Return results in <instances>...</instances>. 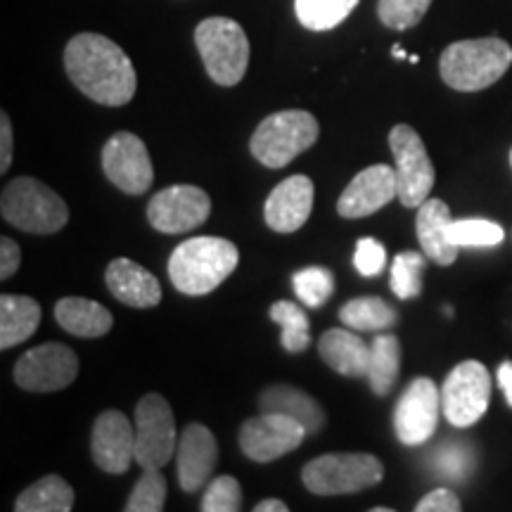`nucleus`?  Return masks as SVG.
<instances>
[{
  "label": "nucleus",
  "mask_w": 512,
  "mask_h": 512,
  "mask_svg": "<svg viewBox=\"0 0 512 512\" xmlns=\"http://www.w3.org/2000/svg\"><path fill=\"white\" fill-rule=\"evenodd\" d=\"M64 69L74 86L98 105L121 107L136 95L138 76L133 62L107 36H74L64 48Z\"/></svg>",
  "instance_id": "obj_1"
},
{
  "label": "nucleus",
  "mask_w": 512,
  "mask_h": 512,
  "mask_svg": "<svg viewBox=\"0 0 512 512\" xmlns=\"http://www.w3.org/2000/svg\"><path fill=\"white\" fill-rule=\"evenodd\" d=\"M240 252L233 242L216 235H200L181 242L169 256V278L185 297H204L233 275Z\"/></svg>",
  "instance_id": "obj_2"
},
{
  "label": "nucleus",
  "mask_w": 512,
  "mask_h": 512,
  "mask_svg": "<svg viewBox=\"0 0 512 512\" xmlns=\"http://www.w3.org/2000/svg\"><path fill=\"white\" fill-rule=\"evenodd\" d=\"M512 64L510 43L501 38H472L456 41L441 53L439 72L448 88L460 93H477L494 86Z\"/></svg>",
  "instance_id": "obj_3"
},
{
  "label": "nucleus",
  "mask_w": 512,
  "mask_h": 512,
  "mask_svg": "<svg viewBox=\"0 0 512 512\" xmlns=\"http://www.w3.org/2000/svg\"><path fill=\"white\" fill-rule=\"evenodd\" d=\"M0 211L10 226L29 235H53L69 221L67 202L31 176H17L5 185Z\"/></svg>",
  "instance_id": "obj_4"
},
{
  "label": "nucleus",
  "mask_w": 512,
  "mask_h": 512,
  "mask_svg": "<svg viewBox=\"0 0 512 512\" xmlns=\"http://www.w3.org/2000/svg\"><path fill=\"white\" fill-rule=\"evenodd\" d=\"M318 121L311 112L285 110L275 112L256 126L249 140V152L268 169H283L302 152L311 150L318 140Z\"/></svg>",
  "instance_id": "obj_5"
},
{
  "label": "nucleus",
  "mask_w": 512,
  "mask_h": 512,
  "mask_svg": "<svg viewBox=\"0 0 512 512\" xmlns=\"http://www.w3.org/2000/svg\"><path fill=\"white\" fill-rule=\"evenodd\" d=\"M195 43L209 79L223 88L238 86L249 67V38L238 22L209 17L197 24Z\"/></svg>",
  "instance_id": "obj_6"
},
{
  "label": "nucleus",
  "mask_w": 512,
  "mask_h": 512,
  "mask_svg": "<svg viewBox=\"0 0 512 512\" xmlns=\"http://www.w3.org/2000/svg\"><path fill=\"white\" fill-rule=\"evenodd\" d=\"M384 479V465L373 453H328L304 465L302 482L316 496H347L373 489Z\"/></svg>",
  "instance_id": "obj_7"
},
{
  "label": "nucleus",
  "mask_w": 512,
  "mask_h": 512,
  "mask_svg": "<svg viewBox=\"0 0 512 512\" xmlns=\"http://www.w3.org/2000/svg\"><path fill=\"white\" fill-rule=\"evenodd\" d=\"M389 150L394 155L396 188L403 207L415 209L430 200L434 188V166L418 131L408 124H396L389 131Z\"/></svg>",
  "instance_id": "obj_8"
},
{
  "label": "nucleus",
  "mask_w": 512,
  "mask_h": 512,
  "mask_svg": "<svg viewBox=\"0 0 512 512\" xmlns=\"http://www.w3.org/2000/svg\"><path fill=\"white\" fill-rule=\"evenodd\" d=\"M136 465L162 470L176 456L178 432L174 411L162 394H145L136 406Z\"/></svg>",
  "instance_id": "obj_9"
},
{
  "label": "nucleus",
  "mask_w": 512,
  "mask_h": 512,
  "mask_svg": "<svg viewBox=\"0 0 512 512\" xmlns=\"http://www.w3.org/2000/svg\"><path fill=\"white\" fill-rule=\"evenodd\" d=\"M491 401V377L484 363L463 361L441 387V413L453 427H472L484 418Z\"/></svg>",
  "instance_id": "obj_10"
},
{
  "label": "nucleus",
  "mask_w": 512,
  "mask_h": 512,
  "mask_svg": "<svg viewBox=\"0 0 512 512\" xmlns=\"http://www.w3.org/2000/svg\"><path fill=\"white\" fill-rule=\"evenodd\" d=\"M79 375V356L67 344L48 342L29 349L15 363V382L24 392L50 394L67 389Z\"/></svg>",
  "instance_id": "obj_11"
},
{
  "label": "nucleus",
  "mask_w": 512,
  "mask_h": 512,
  "mask_svg": "<svg viewBox=\"0 0 512 512\" xmlns=\"http://www.w3.org/2000/svg\"><path fill=\"white\" fill-rule=\"evenodd\" d=\"M441 413V389L430 377H415L394 411V432L403 446H422L434 437Z\"/></svg>",
  "instance_id": "obj_12"
},
{
  "label": "nucleus",
  "mask_w": 512,
  "mask_h": 512,
  "mask_svg": "<svg viewBox=\"0 0 512 512\" xmlns=\"http://www.w3.org/2000/svg\"><path fill=\"white\" fill-rule=\"evenodd\" d=\"M211 214L209 195L197 185H171L147 204V221L164 235H183L200 228Z\"/></svg>",
  "instance_id": "obj_13"
},
{
  "label": "nucleus",
  "mask_w": 512,
  "mask_h": 512,
  "mask_svg": "<svg viewBox=\"0 0 512 512\" xmlns=\"http://www.w3.org/2000/svg\"><path fill=\"white\" fill-rule=\"evenodd\" d=\"M102 171L126 195H143L155 181L147 145L136 133L119 131L102 147Z\"/></svg>",
  "instance_id": "obj_14"
},
{
  "label": "nucleus",
  "mask_w": 512,
  "mask_h": 512,
  "mask_svg": "<svg viewBox=\"0 0 512 512\" xmlns=\"http://www.w3.org/2000/svg\"><path fill=\"white\" fill-rule=\"evenodd\" d=\"M309 437L297 420L280 413H264L245 420L240 427V448L254 463H273L302 446Z\"/></svg>",
  "instance_id": "obj_15"
},
{
  "label": "nucleus",
  "mask_w": 512,
  "mask_h": 512,
  "mask_svg": "<svg viewBox=\"0 0 512 512\" xmlns=\"http://www.w3.org/2000/svg\"><path fill=\"white\" fill-rule=\"evenodd\" d=\"M91 456L107 475H126L136 463V425L114 408L100 413L91 432Z\"/></svg>",
  "instance_id": "obj_16"
},
{
  "label": "nucleus",
  "mask_w": 512,
  "mask_h": 512,
  "mask_svg": "<svg viewBox=\"0 0 512 512\" xmlns=\"http://www.w3.org/2000/svg\"><path fill=\"white\" fill-rule=\"evenodd\" d=\"M392 200H399L396 171L387 164H375L363 169L337 200V214L342 219H366Z\"/></svg>",
  "instance_id": "obj_17"
},
{
  "label": "nucleus",
  "mask_w": 512,
  "mask_h": 512,
  "mask_svg": "<svg viewBox=\"0 0 512 512\" xmlns=\"http://www.w3.org/2000/svg\"><path fill=\"white\" fill-rule=\"evenodd\" d=\"M216 463H219L216 437L202 422H190L181 432L176 448V477L181 489L188 494L200 491L209 482Z\"/></svg>",
  "instance_id": "obj_18"
},
{
  "label": "nucleus",
  "mask_w": 512,
  "mask_h": 512,
  "mask_svg": "<svg viewBox=\"0 0 512 512\" xmlns=\"http://www.w3.org/2000/svg\"><path fill=\"white\" fill-rule=\"evenodd\" d=\"M313 197H316V188L309 176L297 174L285 178L283 183L275 185L264 204L266 226L283 235L297 233L309 221Z\"/></svg>",
  "instance_id": "obj_19"
},
{
  "label": "nucleus",
  "mask_w": 512,
  "mask_h": 512,
  "mask_svg": "<svg viewBox=\"0 0 512 512\" xmlns=\"http://www.w3.org/2000/svg\"><path fill=\"white\" fill-rule=\"evenodd\" d=\"M105 283L110 287L112 297L131 309H152L162 302V285H159L157 275L126 256L114 259L107 266Z\"/></svg>",
  "instance_id": "obj_20"
},
{
  "label": "nucleus",
  "mask_w": 512,
  "mask_h": 512,
  "mask_svg": "<svg viewBox=\"0 0 512 512\" xmlns=\"http://www.w3.org/2000/svg\"><path fill=\"white\" fill-rule=\"evenodd\" d=\"M451 221V209L437 197H430L418 207L415 230H418L420 247L427 254V259L439 266L456 264L460 252V247L453 245L451 238H448V223Z\"/></svg>",
  "instance_id": "obj_21"
},
{
  "label": "nucleus",
  "mask_w": 512,
  "mask_h": 512,
  "mask_svg": "<svg viewBox=\"0 0 512 512\" xmlns=\"http://www.w3.org/2000/svg\"><path fill=\"white\" fill-rule=\"evenodd\" d=\"M318 354L335 373L344 377H366L370 366V344L351 328H330L318 339Z\"/></svg>",
  "instance_id": "obj_22"
},
{
  "label": "nucleus",
  "mask_w": 512,
  "mask_h": 512,
  "mask_svg": "<svg viewBox=\"0 0 512 512\" xmlns=\"http://www.w3.org/2000/svg\"><path fill=\"white\" fill-rule=\"evenodd\" d=\"M259 408L264 413H280L297 420L306 434H318L325 427V420H328L323 406L311 394H306L304 389L290 387V384L266 387L259 396Z\"/></svg>",
  "instance_id": "obj_23"
},
{
  "label": "nucleus",
  "mask_w": 512,
  "mask_h": 512,
  "mask_svg": "<svg viewBox=\"0 0 512 512\" xmlns=\"http://www.w3.org/2000/svg\"><path fill=\"white\" fill-rule=\"evenodd\" d=\"M55 320L74 337L95 339L112 330L114 318L105 306L86 297H64L55 304Z\"/></svg>",
  "instance_id": "obj_24"
},
{
  "label": "nucleus",
  "mask_w": 512,
  "mask_h": 512,
  "mask_svg": "<svg viewBox=\"0 0 512 512\" xmlns=\"http://www.w3.org/2000/svg\"><path fill=\"white\" fill-rule=\"evenodd\" d=\"M41 304L22 294L0 297V349L8 351L24 344L41 325Z\"/></svg>",
  "instance_id": "obj_25"
},
{
  "label": "nucleus",
  "mask_w": 512,
  "mask_h": 512,
  "mask_svg": "<svg viewBox=\"0 0 512 512\" xmlns=\"http://www.w3.org/2000/svg\"><path fill=\"white\" fill-rule=\"evenodd\" d=\"M401 373V342L392 332H380L370 344L368 384L377 396H387Z\"/></svg>",
  "instance_id": "obj_26"
},
{
  "label": "nucleus",
  "mask_w": 512,
  "mask_h": 512,
  "mask_svg": "<svg viewBox=\"0 0 512 512\" xmlns=\"http://www.w3.org/2000/svg\"><path fill=\"white\" fill-rule=\"evenodd\" d=\"M72 508L74 489L60 475L41 477L15 501V512H69Z\"/></svg>",
  "instance_id": "obj_27"
},
{
  "label": "nucleus",
  "mask_w": 512,
  "mask_h": 512,
  "mask_svg": "<svg viewBox=\"0 0 512 512\" xmlns=\"http://www.w3.org/2000/svg\"><path fill=\"white\" fill-rule=\"evenodd\" d=\"M339 320L356 332H384L396 325L399 313L380 297H358L339 309Z\"/></svg>",
  "instance_id": "obj_28"
},
{
  "label": "nucleus",
  "mask_w": 512,
  "mask_h": 512,
  "mask_svg": "<svg viewBox=\"0 0 512 512\" xmlns=\"http://www.w3.org/2000/svg\"><path fill=\"white\" fill-rule=\"evenodd\" d=\"M271 320L283 328L280 344L287 354H302L311 347V323L302 306L294 302H275L271 306Z\"/></svg>",
  "instance_id": "obj_29"
},
{
  "label": "nucleus",
  "mask_w": 512,
  "mask_h": 512,
  "mask_svg": "<svg viewBox=\"0 0 512 512\" xmlns=\"http://www.w3.org/2000/svg\"><path fill=\"white\" fill-rule=\"evenodd\" d=\"M356 5L358 0H294V12L302 27L330 31L339 27L356 10Z\"/></svg>",
  "instance_id": "obj_30"
},
{
  "label": "nucleus",
  "mask_w": 512,
  "mask_h": 512,
  "mask_svg": "<svg viewBox=\"0 0 512 512\" xmlns=\"http://www.w3.org/2000/svg\"><path fill=\"white\" fill-rule=\"evenodd\" d=\"M427 268L425 252H401L394 256L389 287L399 299H415L422 292V275Z\"/></svg>",
  "instance_id": "obj_31"
},
{
  "label": "nucleus",
  "mask_w": 512,
  "mask_h": 512,
  "mask_svg": "<svg viewBox=\"0 0 512 512\" xmlns=\"http://www.w3.org/2000/svg\"><path fill=\"white\" fill-rule=\"evenodd\" d=\"M292 287L304 306L320 309L335 294V275L323 266H309L292 275Z\"/></svg>",
  "instance_id": "obj_32"
},
{
  "label": "nucleus",
  "mask_w": 512,
  "mask_h": 512,
  "mask_svg": "<svg viewBox=\"0 0 512 512\" xmlns=\"http://www.w3.org/2000/svg\"><path fill=\"white\" fill-rule=\"evenodd\" d=\"M448 238L458 247H496L505 233L494 221L486 219H453L448 223Z\"/></svg>",
  "instance_id": "obj_33"
},
{
  "label": "nucleus",
  "mask_w": 512,
  "mask_h": 512,
  "mask_svg": "<svg viewBox=\"0 0 512 512\" xmlns=\"http://www.w3.org/2000/svg\"><path fill=\"white\" fill-rule=\"evenodd\" d=\"M166 503V479L162 470L150 467L133 486L131 496L124 505L126 512H162Z\"/></svg>",
  "instance_id": "obj_34"
},
{
  "label": "nucleus",
  "mask_w": 512,
  "mask_h": 512,
  "mask_svg": "<svg viewBox=\"0 0 512 512\" xmlns=\"http://www.w3.org/2000/svg\"><path fill=\"white\" fill-rule=\"evenodd\" d=\"M432 0H377V17L387 29L406 31L418 27Z\"/></svg>",
  "instance_id": "obj_35"
},
{
  "label": "nucleus",
  "mask_w": 512,
  "mask_h": 512,
  "mask_svg": "<svg viewBox=\"0 0 512 512\" xmlns=\"http://www.w3.org/2000/svg\"><path fill=\"white\" fill-rule=\"evenodd\" d=\"M240 508H242V489L238 479L230 475H221L211 484H207L202 503H200L202 512H240Z\"/></svg>",
  "instance_id": "obj_36"
},
{
  "label": "nucleus",
  "mask_w": 512,
  "mask_h": 512,
  "mask_svg": "<svg viewBox=\"0 0 512 512\" xmlns=\"http://www.w3.org/2000/svg\"><path fill=\"white\" fill-rule=\"evenodd\" d=\"M354 266L363 278H377L387 266V249L380 240L375 238H361L356 242Z\"/></svg>",
  "instance_id": "obj_37"
},
{
  "label": "nucleus",
  "mask_w": 512,
  "mask_h": 512,
  "mask_svg": "<svg viewBox=\"0 0 512 512\" xmlns=\"http://www.w3.org/2000/svg\"><path fill=\"white\" fill-rule=\"evenodd\" d=\"M460 510H463V503H460V498L453 494L451 489H446V486L430 491V494L422 496L420 503L415 505V512H460Z\"/></svg>",
  "instance_id": "obj_38"
},
{
  "label": "nucleus",
  "mask_w": 512,
  "mask_h": 512,
  "mask_svg": "<svg viewBox=\"0 0 512 512\" xmlns=\"http://www.w3.org/2000/svg\"><path fill=\"white\" fill-rule=\"evenodd\" d=\"M460 444H448V448H441L437 453V465L439 472L446 477H465L467 472V453L463 448H458Z\"/></svg>",
  "instance_id": "obj_39"
},
{
  "label": "nucleus",
  "mask_w": 512,
  "mask_h": 512,
  "mask_svg": "<svg viewBox=\"0 0 512 512\" xmlns=\"http://www.w3.org/2000/svg\"><path fill=\"white\" fill-rule=\"evenodd\" d=\"M22 264V249L15 240L3 238L0 240V280H8L19 271Z\"/></svg>",
  "instance_id": "obj_40"
},
{
  "label": "nucleus",
  "mask_w": 512,
  "mask_h": 512,
  "mask_svg": "<svg viewBox=\"0 0 512 512\" xmlns=\"http://www.w3.org/2000/svg\"><path fill=\"white\" fill-rule=\"evenodd\" d=\"M12 164V124L5 112H0V174H8Z\"/></svg>",
  "instance_id": "obj_41"
},
{
  "label": "nucleus",
  "mask_w": 512,
  "mask_h": 512,
  "mask_svg": "<svg viewBox=\"0 0 512 512\" xmlns=\"http://www.w3.org/2000/svg\"><path fill=\"white\" fill-rule=\"evenodd\" d=\"M498 384H501L505 401H508V406L512 408V361H503L501 366H498Z\"/></svg>",
  "instance_id": "obj_42"
},
{
  "label": "nucleus",
  "mask_w": 512,
  "mask_h": 512,
  "mask_svg": "<svg viewBox=\"0 0 512 512\" xmlns=\"http://www.w3.org/2000/svg\"><path fill=\"white\" fill-rule=\"evenodd\" d=\"M287 503L278 501V498H266V501L256 503L254 505V512H287Z\"/></svg>",
  "instance_id": "obj_43"
},
{
  "label": "nucleus",
  "mask_w": 512,
  "mask_h": 512,
  "mask_svg": "<svg viewBox=\"0 0 512 512\" xmlns=\"http://www.w3.org/2000/svg\"><path fill=\"white\" fill-rule=\"evenodd\" d=\"M392 55L396 57V60H408V53L401 46H394L392 48Z\"/></svg>",
  "instance_id": "obj_44"
},
{
  "label": "nucleus",
  "mask_w": 512,
  "mask_h": 512,
  "mask_svg": "<svg viewBox=\"0 0 512 512\" xmlns=\"http://www.w3.org/2000/svg\"><path fill=\"white\" fill-rule=\"evenodd\" d=\"M408 62H411V64H418V62H420V57H418V55H411V57H408Z\"/></svg>",
  "instance_id": "obj_45"
},
{
  "label": "nucleus",
  "mask_w": 512,
  "mask_h": 512,
  "mask_svg": "<svg viewBox=\"0 0 512 512\" xmlns=\"http://www.w3.org/2000/svg\"><path fill=\"white\" fill-rule=\"evenodd\" d=\"M373 512H394L392 508H373Z\"/></svg>",
  "instance_id": "obj_46"
},
{
  "label": "nucleus",
  "mask_w": 512,
  "mask_h": 512,
  "mask_svg": "<svg viewBox=\"0 0 512 512\" xmlns=\"http://www.w3.org/2000/svg\"><path fill=\"white\" fill-rule=\"evenodd\" d=\"M510 164H512V150H510Z\"/></svg>",
  "instance_id": "obj_47"
}]
</instances>
